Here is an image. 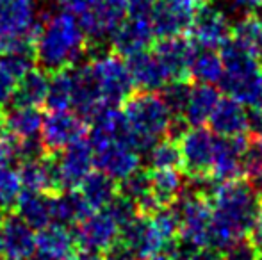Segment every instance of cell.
Segmentation results:
<instances>
[{
  "instance_id": "cell-51",
  "label": "cell",
  "mask_w": 262,
  "mask_h": 260,
  "mask_svg": "<svg viewBox=\"0 0 262 260\" xmlns=\"http://www.w3.org/2000/svg\"><path fill=\"white\" fill-rule=\"evenodd\" d=\"M250 14H255V16L259 18V20H262V6L259 7V9H255V11H253V13H250Z\"/></svg>"
},
{
  "instance_id": "cell-21",
  "label": "cell",
  "mask_w": 262,
  "mask_h": 260,
  "mask_svg": "<svg viewBox=\"0 0 262 260\" xmlns=\"http://www.w3.org/2000/svg\"><path fill=\"white\" fill-rule=\"evenodd\" d=\"M156 32H154L150 16H136L130 14V18L123 21L118 27V31L113 34V45L120 56L132 57L136 54L146 52L148 46L154 43Z\"/></svg>"
},
{
  "instance_id": "cell-3",
  "label": "cell",
  "mask_w": 262,
  "mask_h": 260,
  "mask_svg": "<svg viewBox=\"0 0 262 260\" xmlns=\"http://www.w3.org/2000/svg\"><path fill=\"white\" fill-rule=\"evenodd\" d=\"M123 114L130 139L139 152H148L157 141L164 139L173 130L177 118L162 94L156 91H143L130 97L123 107Z\"/></svg>"
},
{
  "instance_id": "cell-29",
  "label": "cell",
  "mask_w": 262,
  "mask_h": 260,
  "mask_svg": "<svg viewBox=\"0 0 262 260\" xmlns=\"http://www.w3.org/2000/svg\"><path fill=\"white\" fill-rule=\"evenodd\" d=\"M54 223L64 226L79 225L82 219H86L91 214V207L86 203L80 191L68 189L62 195H54Z\"/></svg>"
},
{
  "instance_id": "cell-38",
  "label": "cell",
  "mask_w": 262,
  "mask_h": 260,
  "mask_svg": "<svg viewBox=\"0 0 262 260\" xmlns=\"http://www.w3.org/2000/svg\"><path fill=\"white\" fill-rule=\"evenodd\" d=\"M105 210L113 216L114 221L120 225V228L127 226L128 223L134 221V219L141 214L139 208H138V205H136L134 201L128 200V198H125V196H121V195H118L116 198H114V200L105 207Z\"/></svg>"
},
{
  "instance_id": "cell-54",
  "label": "cell",
  "mask_w": 262,
  "mask_h": 260,
  "mask_svg": "<svg viewBox=\"0 0 262 260\" xmlns=\"http://www.w3.org/2000/svg\"><path fill=\"white\" fill-rule=\"evenodd\" d=\"M260 260H262V253H260Z\"/></svg>"
},
{
  "instance_id": "cell-27",
  "label": "cell",
  "mask_w": 262,
  "mask_h": 260,
  "mask_svg": "<svg viewBox=\"0 0 262 260\" xmlns=\"http://www.w3.org/2000/svg\"><path fill=\"white\" fill-rule=\"evenodd\" d=\"M6 127L11 135L21 139V141L38 139V135L41 134L43 116L39 109L34 107V105L16 104L6 114Z\"/></svg>"
},
{
  "instance_id": "cell-26",
  "label": "cell",
  "mask_w": 262,
  "mask_h": 260,
  "mask_svg": "<svg viewBox=\"0 0 262 260\" xmlns=\"http://www.w3.org/2000/svg\"><path fill=\"white\" fill-rule=\"evenodd\" d=\"M54 195L49 193L24 191L16 208L18 216L27 221L34 230H41L54 223Z\"/></svg>"
},
{
  "instance_id": "cell-19",
  "label": "cell",
  "mask_w": 262,
  "mask_h": 260,
  "mask_svg": "<svg viewBox=\"0 0 262 260\" xmlns=\"http://www.w3.org/2000/svg\"><path fill=\"white\" fill-rule=\"evenodd\" d=\"M196 43L184 36L162 38L156 46V56L169 75V80H189L191 64L196 56Z\"/></svg>"
},
{
  "instance_id": "cell-40",
  "label": "cell",
  "mask_w": 262,
  "mask_h": 260,
  "mask_svg": "<svg viewBox=\"0 0 262 260\" xmlns=\"http://www.w3.org/2000/svg\"><path fill=\"white\" fill-rule=\"evenodd\" d=\"M260 253L262 251L250 237H243L225 248L223 260H260Z\"/></svg>"
},
{
  "instance_id": "cell-6",
  "label": "cell",
  "mask_w": 262,
  "mask_h": 260,
  "mask_svg": "<svg viewBox=\"0 0 262 260\" xmlns=\"http://www.w3.org/2000/svg\"><path fill=\"white\" fill-rule=\"evenodd\" d=\"M38 29V0H0V54L31 50Z\"/></svg>"
},
{
  "instance_id": "cell-31",
  "label": "cell",
  "mask_w": 262,
  "mask_h": 260,
  "mask_svg": "<svg viewBox=\"0 0 262 260\" xmlns=\"http://www.w3.org/2000/svg\"><path fill=\"white\" fill-rule=\"evenodd\" d=\"M49 84L50 79L47 77L45 69H29L16 86V104L24 105H34L39 107L41 104L47 102V94H49Z\"/></svg>"
},
{
  "instance_id": "cell-22",
  "label": "cell",
  "mask_w": 262,
  "mask_h": 260,
  "mask_svg": "<svg viewBox=\"0 0 262 260\" xmlns=\"http://www.w3.org/2000/svg\"><path fill=\"white\" fill-rule=\"evenodd\" d=\"M128 69H130L134 86H138L143 91L164 89L166 84L171 82L168 72L159 61L156 52H141L128 57Z\"/></svg>"
},
{
  "instance_id": "cell-12",
  "label": "cell",
  "mask_w": 262,
  "mask_h": 260,
  "mask_svg": "<svg viewBox=\"0 0 262 260\" xmlns=\"http://www.w3.org/2000/svg\"><path fill=\"white\" fill-rule=\"evenodd\" d=\"M198 6L193 0H159L150 13L154 32L157 38L182 36L191 29Z\"/></svg>"
},
{
  "instance_id": "cell-34",
  "label": "cell",
  "mask_w": 262,
  "mask_h": 260,
  "mask_svg": "<svg viewBox=\"0 0 262 260\" xmlns=\"http://www.w3.org/2000/svg\"><path fill=\"white\" fill-rule=\"evenodd\" d=\"M50 111H68L73 107V72L59 69L50 79L47 102Z\"/></svg>"
},
{
  "instance_id": "cell-20",
  "label": "cell",
  "mask_w": 262,
  "mask_h": 260,
  "mask_svg": "<svg viewBox=\"0 0 262 260\" xmlns=\"http://www.w3.org/2000/svg\"><path fill=\"white\" fill-rule=\"evenodd\" d=\"M209 129L217 137H237L248 135L250 112H246L245 104L232 97H221L209 118Z\"/></svg>"
},
{
  "instance_id": "cell-14",
  "label": "cell",
  "mask_w": 262,
  "mask_h": 260,
  "mask_svg": "<svg viewBox=\"0 0 262 260\" xmlns=\"http://www.w3.org/2000/svg\"><path fill=\"white\" fill-rule=\"evenodd\" d=\"M86 125L79 114L70 111H50L43 118L41 143L49 152H62L75 141L84 137Z\"/></svg>"
},
{
  "instance_id": "cell-4",
  "label": "cell",
  "mask_w": 262,
  "mask_h": 260,
  "mask_svg": "<svg viewBox=\"0 0 262 260\" xmlns=\"http://www.w3.org/2000/svg\"><path fill=\"white\" fill-rule=\"evenodd\" d=\"M220 56L225 66L220 84L225 93L248 107L262 105V68L259 59L246 52L232 38L221 46Z\"/></svg>"
},
{
  "instance_id": "cell-13",
  "label": "cell",
  "mask_w": 262,
  "mask_h": 260,
  "mask_svg": "<svg viewBox=\"0 0 262 260\" xmlns=\"http://www.w3.org/2000/svg\"><path fill=\"white\" fill-rule=\"evenodd\" d=\"M128 0H97L88 13L80 14L79 20L86 36L93 39L113 38L121 23L127 20Z\"/></svg>"
},
{
  "instance_id": "cell-10",
  "label": "cell",
  "mask_w": 262,
  "mask_h": 260,
  "mask_svg": "<svg viewBox=\"0 0 262 260\" xmlns=\"http://www.w3.org/2000/svg\"><path fill=\"white\" fill-rule=\"evenodd\" d=\"M191 39L200 49H221L232 38V25L228 16L212 4L198 7L191 23Z\"/></svg>"
},
{
  "instance_id": "cell-23",
  "label": "cell",
  "mask_w": 262,
  "mask_h": 260,
  "mask_svg": "<svg viewBox=\"0 0 262 260\" xmlns=\"http://www.w3.org/2000/svg\"><path fill=\"white\" fill-rule=\"evenodd\" d=\"M18 173H20L25 191L49 193L50 195V193L61 189L55 162H50V160L43 159V157H34V159L24 160Z\"/></svg>"
},
{
  "instance_id": "cell-5",
  "label": "cell",
  "mask_w": 262,
  "mask_h": 260,
  "mask_svg": "<svg viewBox=\"0 0 262 260\" xmlns=\"http://www.w3.org/2000/svg\"><path fill=\"white\" fill-rule=\"evenodd\" d=\"M93 86L102 109L118 107L130 98L134 89L128 63H125L118 54H100L95 56L86 66H82Z\"/></svg>"
},
{
  "instance_id": "cell-11",
  "label": "cell",
  "mask_w": 262,
  "mask_h": 260,
  "mask_svg": "<svg viewBox=\"0 0 262 260\" xmlns=\"http://www.w3.org/2000/svg\"><path fill=\"white\" fill-rule=\"evenodd\" d=\"M121 228L114 218L105 210H93L86 219L75 226L77 246L90 251H107L114 243L120 241Z\"/></svg>"
},
{
  "instance_id": "cell-25",
  "label": "cell",
  "mask_w": 262,
  "mask_h": 260,
  "mask_svg": "<svg viewBox=\"0 0 262 260\" xmlns=\"http://www.w3.org/2000/svg\"><path fill=\"white\" fill-rule=\"evenodd\" d=\"M75 235L64 225L52 223V225L38 230V233H36V251L38 253L49 255V257L59 260H68L75 253Z\"/></svg>"
},
{
  "instance_id": "cell-8",
  "label": "cell",
  "mask_w": 262,
  "mask_h": 260,
  "mask_svg": "<svg viewBox=\"0 0 262 260\" xmlns=\"http://www.w3.org/2000/svg\"><path fill=\"white\" fill-rule=\"evenodd\" d=\"M217 135L205 127H189L180 134L179 146L182 155V170L189 178L212 177V162Z\"/></svg>"
},
{
  "instance_id": "cell-45",
  "label": "cell",
  "mask_w": 262,
  "mask_h": 260,
  "mask_svg": "<svg viewBox=\"0 0 262 260\" xmlns=\"http://www.w3.org/2000/svg\"><path fill=\"white\" fill-rule=\"evenodd\" d=\"M159 0H128V13L136 16H150Z\"/></svg>"
},
{
  "instance_id": "cell-36",
  "label": "cell",
  "mask_w": 262,
  "mask_h": 260,
  "mask_svg": "<svg viewBox=\"0 0 262 260\" xmlns=\"http://www.w3.org/2000/svg\"><path fill=\"white\" fill-rule=\"evenodd\" d=\"M148 164L152 170H169V168L182 166L179 141L171 137H164L157 141L148 150Z\"/></svg>"
},
{
  "instance_id": "cell-18",
  "label": "cell",
  "mask_w": 262,
  "mask_h": 260,
  "mask_svg": "<svg viewBox=\"0 0 262 260\" xmlns=\"http://www.w3.org/2000/svg\"><path fill=\"white\" fill-rule=\"evenodd\" d=\"M120 241L130 248L138 260H146L152 255L166 251L169 248V244L159 233L150 216L145 214H139L134 221L121 228Z\"/></svg>"
},
{
  "instance_id": "cell-24",
  "label": "cell",
  "mask_w": 262,
  "mask_h": 260,
  "mask_svg": "<svg viewBox=\"0 0 262 260\" xmlns=\"http://www.w3.org/2000/svg\"><path fill=\"white\" fill-rule=\"evenodd\" d=\"M220 98V91L212 84L198 82L196 86H191L189 98L182 112V122L189 127H204L209 122Z\"/></svg>"
},
{
  "instance_id": "cell-53",
  "label": "cell",
  "mask_w": 262,
  "mask_h": 260,
  "mask_svg": "<svg viewBox=\"0 0 262 260\" xmlns=\"http://www.w3.org/2000/svg\"><path fill=\"white\" fill-rule=\"evenodd\" d=\"M0 120H2V114H0Z\"/></svg>"
},
{
  "instance_id": "cell-9",
  "label": "cell",
  "mask_w": 262,
  "mask_h": 260,
  "mask_svg": "<svg viewBox=\"0 0 262 260\" xmlns=\"http://www.w3.org/2000/svg\"><path fill=\"white\" fill-rule=\"evenodd\" d=\"M91 146L95 150V166L114 180L121 182L139 171V150L128 139H113Z\"/></svg>"
},
{
  "instance_id": "cell-50",
  "label": "cell",
  "mask_w": 262,
  "mask_h": 260,
  "mask_svg": "<svg viewBox=\"0 0 262 260\" xmlns=\"http://www.w3.org/2000/svg\"><path fill=\"white\" fill-rule=\"evenodd\" d=\"M29 260H59V258H54V257H49V255H43V253H34Z\"/></svg>"
},
{
  "instance_id": "cell-47",
  "label": "cell",
  "mask_w": 262,
  "mask_h": 260,
  "mask_svg": "<svg viewBox=\"0 0 262 260\" xmlns=\"http://www.w3.org/2000/svg\"><path fill=\"white\" fill-rule=\"evenodd\" d=\"M250 239L257 244V248L262 251V196L259 201V208H257V216H255V223H253L252 233H250Z\"/></svg>"
},
{
  "instance_id": "cell-2",
  "label": "cell",
  "mask_w": 262,
  "mask_h": 260,
  "mask_svg": "<svg viewBox=\"0 0 262 260\" xmlns=\"http://www.w3.org/2000/svg\"><path fill=\"white\" fill-rule=\"evenodd\" d=\"M86 38L79 16L66 11L54 13L39 23L34 39L36 59L43 69H66L82 57Z\"/></svg>"
},
{
  "instance_id": "cell-42",
  "label": "cell",
  "mask_w": 262,
  "mask_h": 260,
  "mask_svg": "<svg viewBox=\"0 0 262 260\" xmlns=\"http://www.w3.org/2000/svg\"><path fill=\"white\" fill-rule=\"evenodd\" d=\"M52 2L55 6L61 7L62 11H66V13H72V14H75V16H80V14L88 13L97 0H52Z\"/></svg>"
},
{
  "instance_id": "cell-52",
  "label": "cell",
  "mask_w": 262,
  "mask_h": 260,
  "mask_svg": "<svg viewBox=\"0 0 262 260\" xmlns=\"http://www.w3.org/2000/svg\"><path fill=\"white\" fill-rule=\"evenodd\" d=\"M0 257H2V237H0Z\"/></svg>"
},
{
  "instance_id": "cell-44",
  "label": "cell",
  "mask_w": 262,
  "mask_h": 260,
  "mask_svg": "<svg viewBox=\"0 0 262 260\" xmlns=\"http://www.w3.org/2000/svg\"><path fill=\"white\" fill-rule=\"evenodd\" d=\"M225 4H227L234 13H239L245 16V14H250L255 9H259L262 6V0H225Z\"/></svg>"
},
{
  "instance_id": "cell-1",
  "label": "cell",
  "mask_w": 262,
  "mask_h": 260,
  "mask_svg": "<svg viewBox=\"0 0 262 260\" xmlns=\"http://www.w3.org/2000/svg\"><path fill=\"white\" fill-rule=\"evenodd\" d=\"M212 207L210 246L225 250L232 243L248 237L255 223L260 195L246 177L217 182L209 196Z\"/></svg>"
},
{
  "instance_id": "cell-30",
  "label": "cell",
  "mask_w": 262,
  "mask_h": 260,
  "mask_svg": "<svg viewBox=\"0 0 262 260\" xmlns=\"http://www.w3.org/2000/svg\"><path fill=\"white\" fill-rule=\"evenodd\" d=\"M150 184H152V195L161 203V207H169L184 195V177L177 168L152 170Z\"/></svg>"
},
{
  "instance_id": "cell-48",
  "label": "cell",
  "mask_w": 262,
  "mask_h": 260,
  "mask_svg": "<svg viewBox=\"0 0 262 260\" xmlns=\"http://www.w3.org/2000/svg\"><path fill=\"white\" fill-rule=\"evenodd\" d=\"M68 260H105V257L98 253V251L80 250V251H75V253H73Z\"/></svg>"
},
{
  "instance_id": "cell-32",
  "label": "cell",
  "mask_w": 262,
  "mask_h": 260,
  "mask_svg": "<svg viewBox=\"0 0 262 260\" xmlns=\"http://www.w3.org/2000/svg\"><path fill=\"white\" fill-rule=\"evenodd\" d=\"M232 39L255 59L262 61V20L255 14H245L232 27Z\"/></svg>"
},
{
  "instance_id": "cell-17",
  "label": "cell",
  "mask_w": 262,
  "mask_h": 260,
  "mask_svg": "<svg viewBox=\"0 0 262 260\" xmlns=\"http://www.w3.org/2000/svg\"><path fill=\"white\" fill-rule=\"evenodd\" d=\"M2 257L6 260H29L36 253L34 228L18 214H6L0 219Z\"/></svg>"
},
{
  "instance_id": "cell-7",
  "label": "cell",
  "mask_w": 262,
  "mask_h": 260,
  "mask_svg": "<svg viewBox=\"0 0 262 260\" xmlns=\"http://www.w3.org/2000/svg\"><path fill=\"white\" fill-rule=\"evenodd\" d=\"M180 241L193 248L210 246L212 228V207L207 196L187 191L179 198Z\"/></svg>"
},
{
  "instance_id": "cell-16",
  "label": "cell",
  "mask_w": 262,
  "mask_h": 260,
  "mask_svg": "<svg viewBox=\"0 0 262 260\" xmlns=\"http://www.w3.org/2000/svg\"><path fill=\"white\" fill-rule=\"evenodd\" d=\"M250 135L217 137L212 162V178L216 182L235 180L245 177V159L248 152Z\"/></svg>"
},
{
  "instance_id": "cell-39",
  "label": "cell",
  "mask_w": 262,
  "mask_h": 260,
  "mask_svg": "<svg viewBox=\"0 0 262 260\" xmlns=\"http://www.w3.org/2000/svg\"><path fill=\"white\" fill-rule=\"evenodd\" d=\"M166 251H169L175 260H223V255L217 253V250H210L209 246L193 248L182 241L180 244H171Z\"/></svg>"
},
{
  "instance_id": "cell-46",
  "label": "cell",
  "mask_w": 262,
  "mask_h": 260,
  "mask_svg": "<svg viewBox=\"0 0 262 260\" xmlns=\"http://www.w3.org/2000/svg\"><path fill=\"white\" fill-rule=\"evenodd\" d=\"M250 137H262V105L252 107L250 112Z\"/></svg>"
},
{
  "instance_id": "cell-15",
  "label": "cell",
  "mask_w": 262,
  "mask_h": 260,
  "mask_svg": "<svg viewBox=\"0 0 262 260\" xmlns=\"http://www.w3.org/2000/svg\"><path fill=\"white\" fill-rule=\"evenodd\" d=\"M95 150L90 141L79 139L68 148L62 150L61 157L55 162L61 182V189H75L82 184V180L93 171Z\"/></svg>"
},
{
  "instance_id": "cell-41",
  "label": "cell",
  "mask_w": 262,
  "mask_h": 260,
  "mask_svg": "<svg viewBox=\"0 0 262 260\" xmlns=\"http://www.w3.org/2000/svg\"><path fill=\"white\" fill-rule=\"evenodd\" d=\"M16 86H18V79L0 61V105L7 104L14 97Z\"/></svg>"
},
{
  "instance_id": "cell-28",
  "label": "cell",
  "mask_w": 262,
  "mask_h": 260,
  "mask_svg": "<svg viewBox=\"0 0 262 260\" xmlns=\"http://www.w3.org/2000/svg\"><path fill=\"white\" fill-rule=\"evenodd\" d=\"M79 191L91 210H102L118 196V185L109 175L102 171H91L79 185Z\"/></svg>"
},
{
  "instance_id": "cell-37",
  "label": "cell",
  "mask_w": 262,
  "mask_h": 260,
  "mask_svg": "<svg viewBox=\"0 0 262 260\" xmlns=\"http://www.w3.org/2000/svg\"><path fill=\"white\" fill-rule=\"evenodd\" d=\"M189 91L191 86L187 80H171V82H168L164 86L162 98L166 100V104L169 105V109H171L175 116H182L187 98H189Z\"/></svg>"
},
{
  "instance_id": "cell-49",
  "label": "cell",
  "mask_w": 262,
  "mask_h": 260,
  "mask_svg": "<svg viewBox=\"0 0 262 260\" xmlns=\"http://www.w3.org/2000/svg\"><path fill=\"white\" fill-rule=\"evenodd\" d=\"M146 260H175V258H173V255L169 253V251H161V253L152 255V257L146 258Z\"/></svg>"
},
{
  "instance_id": "cell-33",
  "label": "cell",
  "mask_w": 262,
  "mask_h": 260,
  "mask_svg": "<svg viewBox=\"0 0 262 260\" xmlns=\"http://www.w3.org/2000/svg\"><path fill=\"white\" fill-rule=\"evenodd\" d=\"M225 73V66L221 61V56L214 50L202 49V52H196L194 61L191 64V79L202 84H217L221 82Z\"/></svg>"
},
{
  "instance_id": "cell-43",
  "label": "cell",
  "mask_w": 262,
  "mask_h": 260,
  "mask_svg": "<svg viewBox=\"0 0 262 260\" xmlns=\"http://www.w3.org/2000/svg\"><path fill=\"white\" fill-rule=\"evenodd\" d=\"M104 257H105V260H138V257L132 253L130 248H128L127 244L121 243V241L114 243L113 246L105 251Z\"/></svg>"
},
{
  "instance_id": "cell-35",
  "label": "cell",
  "mask_w": 262,
  "mask_h": 260,
  "mask_svg": "<svg viewBox=\"0 0 262 260\" xmlns=\"http://www.w3.org/2000/svg\"><path fill=\"white\" fill-rule=\"evenodd\" d=\"M24 193L20 173L11 166L0 168V218L13 212Z\"/></svg>"
}]
</instances>
